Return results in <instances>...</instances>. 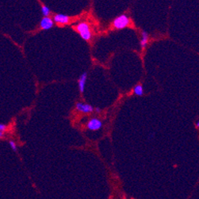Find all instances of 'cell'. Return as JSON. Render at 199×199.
<instances>
[{
	"label": "cell",
	"instance_id": "4fadbf2b",
	"mask_svg": "<svg viewBox=\"0 0 199 199\" xmlns=\"http://www.w3.org/2000/svg\"><path fill=\"white\" fill-rule=\"evenodd\" d=\"M195 127H196V129H199V120H197V122H195Z\"/></svg>",
	"mask_w": 199,
	"mask_h": 199
},
{
	"label": "cell",
	"instance_id": "7a4b0ae2",
	"mask_svg": "<svg viewBox=\"0 0 199 199\" xmlns=\"http://www.w3.org/2000/svg\"><path fill=\"white\" fill-rule=\"evenodd\" d=\"M130 24V18L126 14H121L113 19L112 25L115 30H123L129 26Z\"/></svg>",
	"mask_w": 199,
	"mask_h": 199
},
{
	"label": "cell",
	"instance_id": "7c38bea8",
	"mask_svg": "<svg viewBox=\"0 0 199 199\" xmlns=\"http://www.w3.org/2000/svg\"><path fill=\"white\" fill-rule=\"evenodd\" d=\"M9 145L10 147L12 148V150L14 152H17V150H18V148H17V145H16V143L14 142V141H9Z\"/></svg>",
	"mask_w": 199,
	"mask_h": 199
},
{
	"label": "cell",
	"instance_id": "5b68a950",
	"mask_svg": "<svg viewBox=\"0 0 199 199\" xmlns=\"http://www.w3.org/2000/svg\"><path fill=\"white\" fill-rule=\"evenodd\" d=\"M54 25V21L49 17H44L40 21V28L43 30H49Z\"/></svg>",
	"mask_w": 199,
	"mask_h": 199
},
{
	"label": "cell",
	"instance_id": "30bf717a",
	"mask_svg": "<svg viewBox=\"0 0 199 199\" xmlns=\"http://www.w3.org/2000/svg\"><path fill=\"white\" fill-rule=\"evenodd\" d=\"M41 13H42L43 16L44 17H49V15L51 13V10H50L49 7H48L45 5H41Z\"/></svg>",
	"mask_w": 199,
	"mask_h": 199
},
{
	"label": "cell",
	"instance_id": "8fae6325",
	"mask_svg": "<svg viewBox=\"0 0 199 199\" xmlns=\"http://www.w3.org/2000/svg\"><path fill=\"white\" fill-rule=\"evenodd\" d=\"M6 129H7V125L2 123L0 124V137H1V139L3 137V132H5Z\"/></svg>",
	"mask_w": 199,
	"mask_h": 199
},
{
	"label": "cell",
	"instance_id": "277c9868",
	"mask_svg": "<svg viewBox=\"0 0 199 199\" xmlns=\"http://www.w3.org/2000/svg\"><path fill=\"white\" fill-rule=\"evenodd\" d=\"M76 108L79 112L84 113H92L95 110V108L90 104H86V103H82V102H77L76 104Z\"/></svg>",
	"mask_w": 199,
	"mask_h": 199
},
{
	"label": "cell",
	"instance_id": "ba28073f",
	"mask_svg": "<svg viewBox=\"0 0 199 199\" xmlns=\"http://www.w3.org/2000/svg\"><path fill=\"white\" fill-rule=\"evenodd\" d=\"M148 41H149V35H148V34L146 31L143 30V31L141 32V43H140L141 49L144 50L146 49L147 45H148Z\"/></svg>",
	"mask_w": 199,
	"mask_h": 199
},
{
	"label": "cell",
	"instance_id": "9c48e42d",
	"mask_svg": "<svg viewBox=\"0 0 199 199\" xmlns=\"http://www.w3.org/2000/svg\"><path fill=\"white\" fill-rule=\"evenodd\" d=\"M134 94L137 96H142L144 95V90H143V86L141 85H136L133 89Z\"/></svg>",
	"mask_w": 199,
	"mask_h": 199
},
{
	"label": "cell",
	"instance_id": "3957f363",
	"mask_svg": "<svg viewBox=\"0 0 199 199\" xmlns=\"http://www.w3.org/2000/svg\"><path fill=\"white\" fill-rule=\"evenodd\" d=\"M86 127L91 131H98L102 127V122L98 118H91L86 124Z\"/></svg>",
	"mask_w": 199,
	"mask_h": 199
},
{
	"label": "cell",
	"instance_id": "6da1fadb",
	"mask_svg": "<svg viewBox=\"0 0 199 199\" xmlns=\"http://www.w3.org/2000/svg\"><path fill=\"white\" fill-rule=\"evenodd\" d=\"M76 31L78 32L80 35V37L84 40V41H90L92 37L91 30L90 28V25L87 22L82 21L79 22L76 27Z\"/></svg>",
	"mask_w": 199,
	"mask_h": 199
},
{
	"label": "cell",
	"instance_id": "8992f818",
	"mask_svg": "<svg viewBox=\"0 0 199 199\" xmlns=\"http://www.w3.org/2000/svg\"><path fill=\"white\" fill-rule=\"evenodd\" d=\"M53 21L58 24H62V25H67L68 24L70 18L67 15L63 14H57L53 16Z\"/></svg>",
	"mask_w": 199,
	"mask_h": 199
},
{
	"label": "cell",
	"instance_id": "5bb4252c",
	"mask_svg": "<svg viewBox=\"0 0 199 199\" xmlns=\"http://www.w3.org/2000/svg\"><path fill=\"white\" fill-rule=\"evenodd\" d=\"M95 110L96 111L97 113H100V112H101V109H100V108H99V107L95 108Z\"/></svg>",
	"mask_w": 199,
	"mask_h": 199
},
{
	"label": "cell",
	"instance_id": "52a82bcc",
	"mask_svg": "<svg viewBox=\"0 0 199 199\" xmlns=\"http://www.w3.org/2000/svg\"><path fill=\"white\" fill-rule=\"evenodd\" d=\"M86 79H87V72H83V74L80 76V77H79V81H78V83H79V92H80V93H83V92H84Z\"/></svg>",
	"mask_w": 199,
	"mask_h": 199
}]
</instances>
